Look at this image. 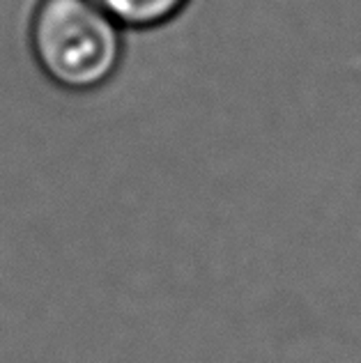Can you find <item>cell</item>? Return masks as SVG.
I'll use <instances>...</instances> for the list:
<instances>
[{
  "label": "cell",
  "instance_id": "1",
  "mask_svg": "<svg viewBox=\"0 0 361 363\" xmlns=\"http://www.w3.org/2000/svg\"><path fill=\"white\" fill-rule=\"evenodd\" d=\"M122 30L92 0H37L28 46L37 69L55 88L85 94L118 74L125 55Z\"/></svg>",
  "mask_w": 361,
  "mask_h": 363
},
{
  "label": "cell",
  "instance_id": "2",
  "mask_svg": "<svg viewBox=\"0 0 361 363\" xmlns=\"http://www.w3.org/2000/svg\"><path fill=\"white\" fill-rule=\"evenodd\" d=\"M125 30H155L184 12L191 0H92Z\"/></svg>",
  "mask_w": 361,
  "mask_h": 363
}]
</instances>
